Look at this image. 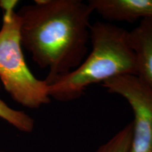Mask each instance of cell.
Instances as JSON below:
<instances>
[{
	"mask_svg": "<svg viewBox=\"0 0 152 152\" xmlns=\"http://www.w3.org/2000/svg\"><path fill=\"white\" fill-rule=\"evenodd\" d=\"M92 50L80 65L49 85L51 99L71 102L81 97L92 85L120 75H137L136 60L130 31L109 22L91 25Z\"/></svg>",
	"mask_w": 152,
	"mask_h": 152,
	"instance_id": "7a4b0ae2",
	"label": "cell"
},
{
	"mask_svg": "<svg viewBox=\"0 0 152 152\" xmlns=\"http://www.w3.org/2000/svg\"><path fill=\"white\" fill-rule=\"evenodd\" d=\"M0 152H4V151H0Z\"/></svg>",
	"mask_w": 152,
	"mask_h": 152,
	"instance_id": "9c48e42d",
	"label": "cell"
},
{
	"mask_svg": "<svg viewBox=\"0 0 152 152\" xmlns=\"http://www.w3.org/2000/svg\"><path fill=\"white\" fill-rule=\"evenodd\" d=\"M17 1H0L3 10L0 29V80L15 102L29 109L51 102L49 85L31 73L25 60L20 39V19L15 12Z\"/></svg>",
	"mask_w": 152,
	"mask_h": 152,
	"instance_id": "3957f363",
	"label": "cell"
},
{
	"mask_svg": "<svg viewBox=\"0 0 152 152\" xmlns=\"http://www.w3.org/2000/svg\"><path fill=\"white\" fill-rule=\"evenodd\" d=\"M132 124L129 123L115 133L94 152H129L132 138Z\"/></svg>",
	"mask_w": 152,
	"mask_h": 152,
	"instance_id": "ba28073f",
	"label": "cell"
},
{
	"mask_svg": "<svg viewBox=\"0 0 152 152\" xmlns=\"http://www.w3.org/2000/svg\"><path fill=\"white\" fill-rule=\"evenodd\" d=\"M130 41L135 56L137 76L152 88V18L140 20L130 31Z\"/></svg>",
	"mask_w": 152,
	"mask_h": 152,
	"instance_id": "8992f818",
	"label": "cell"
},
{
	"mask_svg": "<svg viewBox=\"0 0 152 152\" xmlns=\"http://www.w3.org/2000/svg\"><path fill=\"white\" fill-rule=\"evenodd\" d=\"M93 13L82 0H36L17 12L22 47L39 68L48 69L45 80L48 85L85 58Z\"/></svg>",
	"mask_w": 152,
	"mask_h": 152,
	"instance_id": "6da1fadb",
	"label": "cell"
},
{
	"mask_svg": "<svg viewBox=\"0 0 152 152\" xmlns=\"http://www.w3.org/2000/svg\"><path fill=\"white\" fill-rule=\"evenodd\" d=\"M87 2L93 12L112 23L152 18V0H90Z\"/></svg>",
	"mask_w": 152,
	"mask_h": 152,
	"instance_id": "5b68a950",
	"label": "cell"
},
{
	"mask_svg": "<svg viewBox=\"0 0 152 152\" xmlns=\"http://www.w3.org/2000/svg\"><path fill=\"white\" fill-rule=\"evenodd\" d=\"M1 87V85H0ZM0 118L23 132L30 133L35 128V121L23 111H18L9 107L0 98Z\"/></svg>",
	"mask_w": 152,
	"mask_h": 152,
	"instance_id": "52a82bcc",
	"label": "cell"
},
{
	"mask_svg": "<svg viewBox=\"0 0 152 152\" xmlns=\"http://www.w3.org/2000/svg\"><path fill=\"white\" fill-rule=\"evenodd\" d=\"M128 102L134 120L129 152H152V88L137 75H120L102 84Z\"/></svg>",
	"mask_w": 152,
	"mask_h": 152,
	"instance_id": "277c9868",
	"label": "cell"
}]
</instances>
